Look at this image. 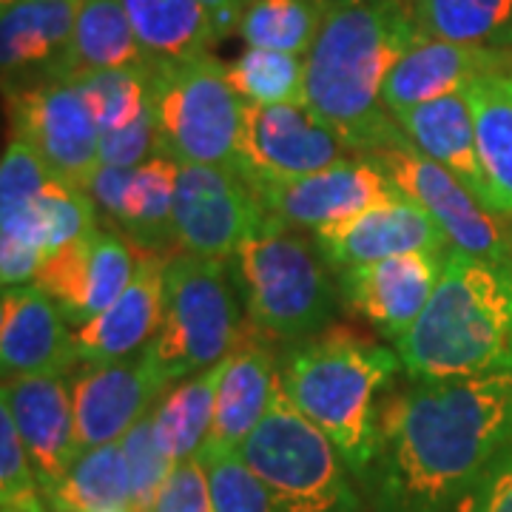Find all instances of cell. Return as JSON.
Masks as SVG:
<instances>
[{"label":"cell","instance_id":"4dcf8cb0","mask_svg":"<svg viewBox=\"0 0 512 512\" xmlns=\"http://www.w3.org/2000/svg\"><path fill=\"white\" fill-rule=\"evenodd\" d=\"M52 512L131 510L128 470L120 441L83 450L72 470L46 495Z\"/></svg>","mask_w":512,"mask_h":512},{"label":"cell","instance_id":"4fadbf2b","mask_svg":"<svg viewBox=\"0 0 512 512\" xmlns=\"http://www.w3.org/2000/svg\"><path fill=\"white\" fill-rule=\"evenodd\" d=\"M251 191L271 220L311 234L350 220L399 194V188L373 154H353L316 174L251 185Z\"/></svg>","mask_w":512,"mask_h":512},{"label":"cell","instance_id":"836d02e7","mask_svg":"<svg viewBox=\"0 0 512 512\" xmlns=\"http://www.w3.org/2000/svg\"><path fill=\"white\" fill-rule=\"evenodd\" d=\"M69 83L83 94L100 134L131 126L151 109V63L77 74Z\"/></svg>","mask_w":512,"mask_h":512},{"label":"cell","instance_id":"d4e9b609","mask_svg":"<svg viewBox=\"0 0 512 512\" xmlns=\"http://www.w3.org/2000/svg\"><path fill=\"white\" fill-rule=\"evenodd\" d=\"M393 117L407 134V140L419 148L424 157L447 168L490 211H495L493 191H490V183L484 177V165L478 157L476 120H473V106H470L467 94H447L439 100L399 111Z\"/></svg>","mask_w":512,"mask_h":512},{"label":"cell","instance_id":"603a6c76","mask_svg":"<svg viewBox=\"0 0 512 512\" xmlns=\"http://www.w3.org/2000/svg\"><path fill=\"white\" fill-rule=\"evenodd\" d=\"M276 359L279 356L271 342L248 325L242 342L228 356V370L217 390L214 421L197 456L234 453L254 433L276 396Z\"/></svg>","mask_w":512,"mask_h":512},{"label":"cell","instance_id":"52a82bcc","mask_svg":"<svg viewBox=\"0 0 512 512\" xmlns=\"http://www.w3.org/2000/svg\"><path fill=\"white\" fill-rule=\"evenodd\" d=\"M282 512H370L336 444L276 384L271 410L239 447Z\"/></svg>","mask_w":512,"mask_h":512},{"label":"cell","instance_id":"9c48e42d","mask_svg":"<svg viewBox=\"0 0 512 512\" xmlns=\"http://www.w3.org/2000/svg\"><path fill=\"white\" fill-rule=\"evenodd\" d=\"M393 185L439 222L450 248L464 254L512 262V228L504 214L490 211L476 194L447 168L424 157L410 140L402 146L373 151Z\"/></svg>","mask_w":512,"mask_h":512},{"label":"cell","instance_id":"7dc6e473","mask_svg":"<svg viewBox=\"0 0 512 512\" xmlns=\"http://www.w3.org/2000/svg\"><path fill=\"white\" fill-rule=\"evenodd\" d=\"M109 512H131V510H109Z\"/></svg>","mask_w":512,"mask_h":512},{"label":"cell","instance_id":"f6af8a7d","mask_svg":"<svg viewBox=\"0 0 512 512\" xmlns=\"http://www.w3.org/2000/svg\"><path fill=\"white\" fill-rule=\"evenodd\" d=\"M504 72L512 74V49H507V52H504Z\"/></svg>","mask_w":512,"mask_h":512},{"label":"cell","instance_id":"3957f363","mask_svg":"<svg viewBox=\"0 0 512 512\" xmlns=\"http://www.w3.org/2000/svg\"><path fill=\"white\" fill-rule=\"evenodd\" d=\"M393 348L410 379L512 373V262L450 248L430 305Z\"/></svg>","mask_w":512,"mask_h":512},{"label":"cell","instance_id":"d590c367","mask_svg":"<svg viewBox=\"0 0 512 512\" xmlns=\"http://www.w3.org/2000/svg\"><path fill=\"white\" fill-rule=\"evenodd\" d=\"M197 458L205 467L214 512H282L271 490L248 467V461L239 456V450Z\"/></svg>","mask_w":512,"mask_h":512},{"label":"cell","instance_id":"484cf974","mask_svg":"<svg viewBox=\"0 0 512 512\" xmlns=\"http://www.w3.org/2000/svg\"><path fill=\"white\" fill-rule=\"evenodd\" d=\"M177 177H180V163L165 154H154L146 163L131 168L126 202L120 220L114 222V231H120L137 251L171 256L168 248L177 245L174 237Z\"/></svg>","mask_w":512,"mask_h":512},{"label":"cell","instance_id":"5b68a950","mask_svg":"<svg viewBox=\"0 0 512 512\" xmlns=\"http://www.w3.org/2000/svg\"><path fill=\"white\" fill-rule=\"evenodd\" d=\"M245 322L268 342L296 345L325 333L339 308V285L313 237L271 220L228 259Z\"/></svg>","mask_w":512,"mask_h":512},{"label":"cell","instance_id":"9a60e30c","mask_svg":"<svg viewBox=\"0 0 512 512\" xmlns=\"http://www.w3.org/2000/svg\"><path fill=\"white\" fill-rule=\"evenodd\" d=\"M168 387L148 362L146 350L111 362H83L72 379L74 430L80 453L123 441L128 430L157 407Z\"/></svg>","mask_w":512,"mask_h":512},{"label":"cell","instance_id":"f546056e","mask_svg":"<svg viewBox=\"0 0 512 512\" xmlns=\"http://www.w3.org/2000/svg\"><path fill=\"white\" fill-rule=\"evenodd\" d=\"M228 356L214 367L200 370V373L174 384L154 407L151 416H154L157 441L174 464L197 458L200 447L208 439V430L214 421L217 390H220L222 376L228 370Z\"/></svg>","mask_w":512,"mask_h":512},{"label":"cell","instance_id":"bcb514c9","mask_svg":"<svg viewBox=\"0 0 512 512\" xmlns=\"http://www.w3.org/2000/svg\"><path fill=\"white\" fill-rule=\"evenodd\" d=\"M239 3H242V9H245V3H248V0H239Z\"/></svg>","mask_w":512,"mask_h":512},{"label":"cell","instance_id":"b9f144b4","mask_svg":"<svg viewBox=\"0 0 512 512\" xmlns=\"http://www.w3.org/2000/svg\"><path fill=\"white\" fill-rule=\"evenodd\" d=\"M453 512H512V441L493 458Z\"/></svg>","mask_w":512,"mask_h":512},{"label":"cell","instance_id":"cb8c5ba5","mask_svg":"<svg viewBox=\"0 0 512 512\" xmlns=\"http://www.w3.org/2000/svg\"><path fill=\"white\" fill-rule=\"evenodd\" d=\"M52 180L23 140H12L0 163V279L3 288L35 279L46 251L37 228V197Z\"/></svg>","mask_w":512,"mask_h":512},{"label":"cell","instance_id":"7402d4cb","mask_svg":"<svg viewBox=\"0 0 512 512\" xmlns=\"http://www.w3.org/2000/svg\"><path fill=\"white\" fill-rule=\"evenodd\" d=\"M493 72H504V52L421 35L393 66L382 103L390 114H399L447 94L467 92L481 74Z\"/></svg>","mask_w":512,"mask_h":512},{"label":"cell","instance_id":"d6986e66","mask_svg":"<svg viewBox=\"0 0 512 512\" xmlns=\"http://www.w3.org/2000/svg\"><path fill=\"white\" fill-rule=\"evenodd\" d=\"M83 0H0V69L6 94L57 80Z\"/></svg>","mask_w":512,"mask_h":512},{"label":"cell","instance_id":"30bf717a","mask_svg":"<svg viewBox=\"0 0 512 512\" xmlns=\"http://www.w3.org/2000/svg\"><path fill=\"white\" fill-rule=\"evenodd\" d=\"M15 137L40 157L60 183L89 194L100 171V128L83 94L69 80H43L6 94Z\"/></svg>","mask_w":512,"mask_h":512},{"label":"cell","instance_id":"5bb4252c","mask_svg":"<svg viewBox=\"0 0 512 512\" xmlns=\"http://www.w3.org/2000/svg\"><path fill=\"white\" fill-rule=\"evenodd\" d=\"M134 268L137 248L120 231L97 225L46 256L32 282L55 299L69 325L80 328L126 291Z\"/></svg>","mask_w":512,"mask_h":512},{"label":"cell","instance_id":"f1b7e54d","mask_svg":"<svg viewBox=\"0 0 512 512\" xmlns=\"http://www.w3.org/2000/svg\"><path fill=\"white\" fill-rule=\"evenodd\" d=\"M464 94L473 106L478 157L495 211L512 217V74H481Z\"/></svg>","mask_w":512,"mask_h":512},{"label":"cell","instance_id":"ab89813d","mask_svg":"<svg viewBox=\"0 0 512 512\" xmlns=\"http://www.w3.org/2000/svg\"><path fill=\"white\" fill-rule=\"evenodd\" d=\"M160 154V137L154 123V109H148L137 123L100 134V163L114 168H137L148 157Z\"/></svg>","mask_w":512,"mask_h":512},{"label":"cell","instance_id":"8d00e7d4","mask_svg":"<svg viewBox=\"0 0 512 512\" xmlns=\"http://www.w3.org/2000/svg\"><path fill=\"white\" fill-rule=\"evenodd\" d=\"M37 228L40 245L49 256L57 248L69 245L72 239L97 228V205L86 191L52 177L37 197Z\"/></svg>","mask_w":512,"mask_h":512},{"label":"cell","instance_id":"83f0119b","mask_svg":"<svg viewBox=\"0 0 512 512\" xmlns=\"http://www.w3.org/2000/svg\"><path fill=\"white\" fill-rule=\"evenodd\" d=\"M148 63L205 55L220 35L200 0H123Z\"/></svg>","mask_w":512,"mask_h":512},{"label":"cell","instance_id":"6da1fadb","mask_svg":"<svg viewBox=\"0 0 512 512\" xmlns=\"http://www.w3.org/2000/svg\"><path fill=\"white\" fill-rule=\"evenodd\" d=\"M512 441V373L413 379L379 404L370 512H453Z\"/></svg>","mask_w":512,"mask_h":512},{"label":"cell","instance_id":"2e32d148","mask_svg":"<svg viewBox=\"0 0 512 512\" xmlns=\"http://www.w3.org/2000/svg\"><path fill=\"white\" fill-rule=\"evenodd\" d=\"M444 262L447 254L413 251L345 268L339 271V291L353 311L396 345L430 305Z\"/></svg>","mask_w":512,"mask_h":512},{"label":"cell","instance_id":"44dd1931","mask_svg":"<svg viewBox=\"0 0 512 512\" xmlns=\"http://www.w3.org/2000/svg\"><path fill=\"white\" fill-rule=\"evenodd\" d=\"M165 259L137 251L134 276L109 308L72 330L77 362H111L140 353L163 322Z\"/></svg>","mask_w":512,"mask_h":512},{"label":"cell","instance_id":"277c9868","mask_svg":"<svg viewBox=\"0 0 512 512\" xmlns=\"http://www.w3.org/2000/svg\"><path fill=\"white\" fill-rule=\"evenodd\" d=\"M399 370L396 348L367 342L353 330L330 328L279 353L276 384L336 444L350 473L362 481L376 453L382 393Z\"/></svg>","mask_w":512,"mask_h":512},{"label":"cell","instance_id":"d6a6232c","mask_svg":"<svg viewBox=\"0 0 512 512\" xmlns=\"http://www.w3.org/2000/svg\"><path fill=\"white\" fill-rule=\"evenodd\" d=\"M328 3L330 0H248L237 32L251 49L308 57Z\"/></svg>","mask_w":512,"mask_h":512},{"label":"cell","instance_id":"60d3db41","mask_svg":"<svg viewBox=\"0 0 512 512\" xmlns=\"http://www.w3.org/2000/svg\"><path fill=\"white\" fill-rule=\"evenodd\" d=\"M151 512H214L200 458H188L171 470Z\"/></svg>","mask_w":512,"mask_h":512},{"label":"cell","instance_id":"4316f807","mask_svg":"<svg viewBox=\"0 0 512 512\" xmlns=\"http://www.w3.org/2000/svg\"><path fill=\"white\" fill-rule=\"evenodd\" d=\"M126 66H148V57L134 35L123 0H83L72 46L57 80Z\"/></svg>","mask_w":512,"mask_h":512},{"label":"cell","instance_id":"7a4b0ae2","mask_svg":"<svg viewBox=\"0 0 512 512\" xmlns=\"http://www.w3.org/2000/svg\"><path fill=\"white\" fill-rule=\"evenodd\" d=\"M421 37L413 0H330L305 57V106L353 154L407 143L382 92L393 66Z\"/></svg>","mask_w":512,"mask_h":512},{"label":"cell","instance_id":"ee69618b","mask_svg":"<svg viewBox=\"0 0 512 512\" xmlns=\"http://www.w3.org/2000/svg\"><path fill=\"white\" fill-rule=\"evenodd\" d=\"M200 3L214 20V29H217L220 40L231 35V32H237L239 18H242V3L239 0H200Z\"/></svg>","mask_w":512,"mask_h":512},{"label":"cell","instance_id":"8992f818","mask_svg":"<svg viewBox=\"0 0 512 512\" xmlns=\"http://www.w3.org/2000/svg\"><path fill=\"white\" fill-rule=\"evenodd\" d=\"M245 330V308L228 259L183 251L165 259L163 322L143 348L165 387L222 362Z\"/></svg>","mask_w":512,"mask_h":512},{"label":"cell","instance_id":"74e56055","mask_svg":"<svg viewBox=\"0 0 512 512\" xmlns=\"http://www.w3.org/2000/svg\"><path fill=\"white\" fill-rule=\"evenodd\" d=\"M151 413H148L146 419L137 421L123 436V441H120L128 470L131 512H151L157 495L163 490V484L171 476V470L177 467L171 458L165 456L160 441H157V430H154V416Z\"/></svg>","mask_w":512,"mask_h":512},{"label":"cell","instance_id":"ba28073f","mask_svg":"<svg viewBox=\"0 0 512 512\" xmlns=\"http://www.w3.org/2000/svg\"><path fill=\"white\" fill-rule=\"evenodd\" d=\"M151 109L160 154L180 165L237 163L245 100L214 55L151 63Z\"/></svg>","mask_w":512,"mask_h":512},{"label":"cell","instance_id":"ac0fdd59","mask_svg":"<svg viewBox=\"0 0 512 512\" xmlns=\"http://www.w3.org/2000/svg\"><path fill=\"white\" fill-rule=\"evenodd\" d=\"M0 404L9 407L20 441L32 458L37 481L49 495L80 456L72 384H66L63 376L3 379Z\"/></svg>","mask_w":512,"mask_h":512},{"label":"cell","instance_id":"1f68e13d","mask_svg":"<svg viewBox=\"0 0 512 512\" xmlns=\"http://www.w3.org/2000/svg\"><path fill=\"white\" fill-rule=\"evenodd\" d=\"M413 15L421 35L498 52L512 49V0H413Z\"/></svg>","mask_w":512,"mask_h":512},{"label":"cell","instance_id":"7bdbcfd3","mask_svg":"<svg viewBox=\"0 0 512 512\" xmlns=\"http://www.w3.org/2000/svg\"><path fill=\"white\" fill-rule=\"evenodd\" d=\"M128 180H131V168L100 165V171L94 174L89 197L97 205V211H103L111 222L120 220V211H123V202H126Z\"/></svg>","mask_w":512,"mask_h":512},{"label":"cell","instance_id":"e575fe53","mask_svg":"<svg viewBox=\"0 0 512 512\" xmlns=\"http://www.w3.org/2000/svg\"><path fill=\"white\" fill-rule=\"evenodd\" d=\"M228 80L248 106H305V57L248 46Z\"/></svg>","mask_w":512,"mask_h":512},{"label":"cell","instance_id":"7c38bea8","mask_svg":"<svg viewBox=\"0 0 512 512\" xmlns=\"http://www.w3.org/2000/svg\"><path fill=\"white\" fill-rule=\"evenodd\" d=\"M353 157L308 106H248L234 171L248 185L282 183Z\"/></svg>","mask_w":512,"mask_h":512},{"label":"cell","instance_id":"e0dca14e","mask_svg":"<svg viewBox=\"0 0 512 512\" xmlns=\"http://www.w3.org/2000/svg\"><path fill=\"white\" fill-rule=\"evenodd\" d=\"M313 242L328 259V265L339 271L413 251H450V239L439 222L402 191L350 220L319 228Z\"/></svg>","mask_w":512,"mask_h":512},{"label":"cell","instance_id":"8fae6325","mask_svg":"<svg viewBox=\"0 0 512 512\" xmlns=\"http://www.w3.org/2000/svg\"><path fill=\"white\" fill-rule=\"evenodd\" d=\"M271 217L251 185L234 168L180 165L174 197V237L183 254L231 259L237 248L259 234Z\"/></svg>","mask_w":512,"mask_h":512},{"label":"cell","instance_id":"ffe728a7","mask_svg":"<svg viewBox=\"0 0 512 512\" xmlns=\"http://www.w3.org/2000/svg\"><path fill=\"white\" fill-rule=\"evenodd\" d=\"M77 362L69 319L35 282L9 285L0 296L3 379L63 376Z\"/></svg>","mask_w":512,"mask_h":512},{"label":"cell","instance_id":"f35d334b","mask_svg":"<svg viewBox=\"0 0 512 512\" xmlns=\"http://www.w3.org/2000/svg\"><path fill=\"white\" fill-rule=\"evenodd\" d=\"M0 510L52 512L6 404H0Z\"/></svg>","mask_w":512,"mask_h":512}]
</instances>
